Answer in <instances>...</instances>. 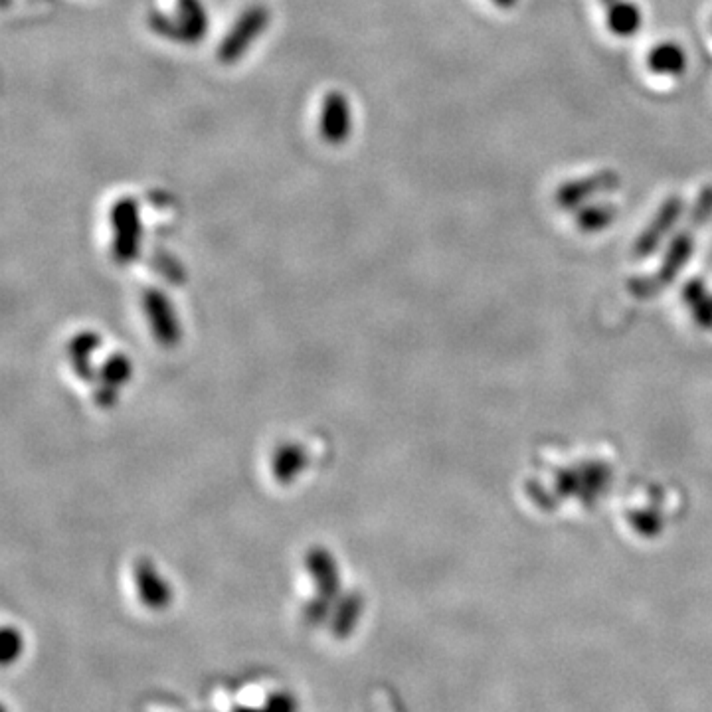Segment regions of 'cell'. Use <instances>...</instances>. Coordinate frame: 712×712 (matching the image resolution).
Instances as JSON below:
<instances>
[{"label":"cell","instance_id":"cell-1","mask_svg":"<svg viewBox=\"0 0 712 712\" xmlns=\"http://www.w3.org/2000/svg\"><path fill=\"white\" fill-rule=\"evenodd\" d=\"M620 184H622L620 173H616L612 169L598 171L588 177L566 180L556 192V202L562 208H578L582 204H588L592 198H596L604 192H614Z\"/></svg>","mask_w":712,"mask_h":712},{"label":"cell","instance_id":"cell-2","mask_svg":"<svg viewBox=\"0 0 712 712\" xmlns=\"http://www.w3.org/2000/svg\"><path fill=\"white\" fill-rule=\"evenodd\" d=\"M266 24L267 12L262 6H256V8H250L248 12H244L240 22L232 28L230 36L220 46V58L224 62H232V60L240 58L246 52L248 44L258 38V34L264 30Z\"/></svg>","mask_w":712,"mask_h":712},{"label":"cell","instance_id":"cell-3","mask_svg":"<svg viewBox=\"0 0 712 712\" xmlns=\"http://www.w3.org/2000/svg\"><path fill=\"white\" fill-rule=\"evenodd\" d=\"M647 70L661 78H679L689 68L687 50L675 40L657 42L645 58Z\"/></svg>","mask_w":712,"mask_h":712},{"label":"cell","instance_id":"cell-4","mask_svg":"<svg viewBox=\"0 0 712 712\" xmlns=\"http://www.w3.org/2000/svg\"><path fill=\"white\" fill-rule=\"evenodd\" d=\"M161 34L177 38L182 42H194L204 34L206 16L198 0H180L177 22L153 24Z\"/></svg>","mask_w":712,"mask_h":712},{"label":"cell","instance_id":"cell-5","mask_svg":"<svg viewBox=\"0 0 712 712\" xmlns=\"http://www.w3.org/2000/svg\"><path fill=\"white\" fill-rule=\"evenodd\" d=\"M606 26L616 38H633L643 26V12L633 0H616L606 6Z\"/></svg>","mask_w":712,"mask_h":712},{"label":"cell","instance_id":"cell-6","mask_svg":"<svg viewBox=\"0 0 712 712\" xmlns=\"http://www.w3.org/2000/svg\"><path fill=\"white\" fill-rule=\"evenodd\" d=\"M321 125H323V135L333 143H339L349 135L351 109H349L347 99L341 93H329V97L325 101Z\"/></svg>","mask_w":712,"mask_h":712},{"label":"cell","instance_id":"cell-7","mask_svg":"<svg viewBox=\"0 0 712 712\" xmlns=\"http://www.w3.org/2000/svg\"><path fill=\"white\" fill-rule=\"evenodd\" d=\"M681 212H683V198H679V196H671V198H667V200L663 202L661 210L657 212L655 224L647 230V234L643 236L641 244H643L645 248L653 246V244L659 240V236H661V234H665V232H669V230H671L673 222L679 218V214H681Z\"/></svg>","mask_w":712,"mask_h":712},{"label":"cell","instance_id":"cell-8","mask_svg":"<svg viewBox=\"0 0 712 712\" xmlns=\"http://www.w3.org/2000/svg\"><path fill=\"white\" fill-rule=\"evenodd\" d=\"M616 216V208L610 202H598V204H590L584 206L578 214V224L584 230H600L606 224H610Z\"/></svg>","mask_w":712,"mask_h":712},{"label":"cell","instance_id":"cell-9","mask_svg":"<svg viewBox=\"0 0 712 712\" xmlns=\"http://www.w3.org/2000/svg\"><path fill=\"white\" fill-rule=\"evenodd\" d=\"M497 8H501V10H513V8H517L519 6V2L521 0H491Z\"/></svg>","mask_w":712,"mask_h":712},{"label":"cell","instance_id":"cell-10","mask_svg":"<svg viewBox=\"0 0 712 712\" xmlns=\"http://www.w3.org/2000/svg\"><path fill=\"white\" fill-rule=\"evenodd\" d=\"M612 2H616V0H600V4H604V6H610Z\"/></svg>","mask_w":712,"mask_h":712}]
</instances>
